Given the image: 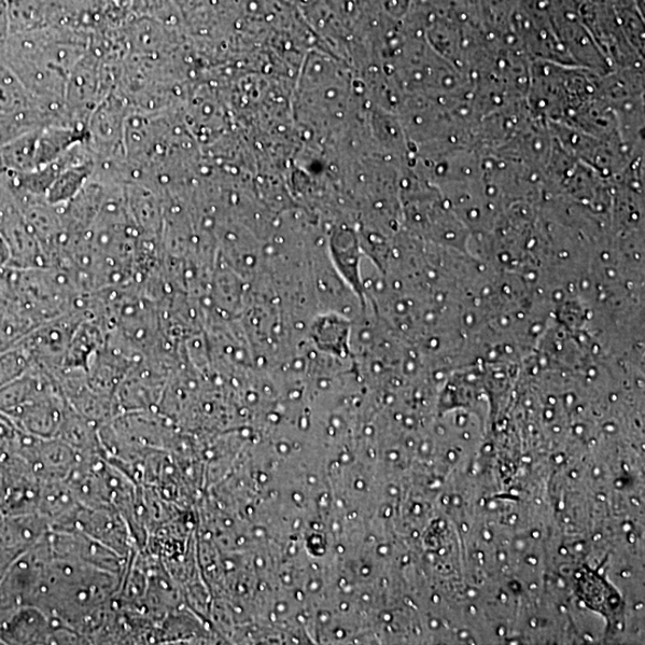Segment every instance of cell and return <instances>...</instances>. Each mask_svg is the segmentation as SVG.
Instances as JSON below:
<instances>
[{
    "instance_id": "1",
    "label": "cell",
    "mask_w": 645,
    "mask_h": 645,
    "mask_svg": "<svg viewBox=\"0 0 645 645\" xmlns=\"http://www.w3.org/2000/svg\"><path fill=\"white\" fill-rule=\"evenodd\" d=\"M102 543L124 558L139 549L128 523L116 510L81 506L72 528Z\"/></svg>"
},
{
    "instance_id": "2",
    "label": "cell",
    "mask_w": 645,
    "mask_h": 645,
    "mask_svg": "<svg viewBox=\"0 0 645 645\" xmlns=\"http://www.w3.org/2000/svg\"><path fill=\"white\" fill-rule=\"evenodd\" d=\"M48 532L46 518L39 513L6 515L0 518V580Z\"/></svg>"
},
{
    "instance_id": "3",
    "label": "cell",
    "mask_w": 645,
    "mask_h": 645,
    "mask_svg": "<svg viewBox=\"0 0 645 645\" xmlns=\"http://www.w3.org/2000/svg\"><path fill=\"white\" fill-rule=\"evenodd\" d=\"M61 625L35 606H22L0 625L2 644H52L55 627Z\"/></svg>"
},
{
    "instance_id": "4",
    "label": "cell",
    "mask_w": 645,
    "mask_h": 645,
    "mask_svg": "<svg viewBox=\"0 0 645 645\" xmlns=\"http://www.w3.org/2000/svg\"><path fill=\"white\" fill-rule=\"evenodd\" d=\"M33 368V362L25 349L15 342L0 352V387L19 380Z\"/></svg>"
},
{
    "instance_id": "5",
    "label": "cell",
    "mask_w": 645,
    "mask_h": 645,
    "mask_svg": "<svg viewBox=\"0 0 645 645\" xmlns=\"http://www.w3.org/2000/svg\"><path fill=\"white\" fill-rule=\"evenodd\" d=\"M0 417H6L2 413H0Z\"/></svg>"
}]
</instances>
